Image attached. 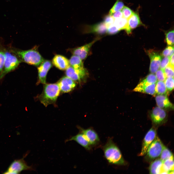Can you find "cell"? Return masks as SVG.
I'll return each instance as SVG.
<instances>
[{
    "label": "cell",
    "instance_id": "6da1fadb",
    "mask_svg": "<svg viewBox=\"0 0 174 174\" xmlns=\"http://www.w3.org/2000/svg\"><path fill=\"white\" fill-rule=\"evenodd\" d=\"M103 150L105 158L109 163L114 165H122L125 162L121 152L118 147L111 138H109Z\"/></svg>",
    "mask_w": 174,
    "mask_h": 174
},
{
    "label": "cell",
    "instance_id": "7a4b0ae2",
    "mask_svg": "<svg viewBox=\"0 0 174 174\" xmlns=\"http://www.w3.org/2000/svg\"><path fill=\"white\" fill-rule=\"evenodd\" d=\"M10 50L19 58L22 62L29 64L38 66L44 61V58L35 48L26 50L12 48Z\"/></svg>",
    "mask_w": 174,
    "mask_h": 174
},
{
    "label": "cell",
    "instance_id": "3957f363",
    "mask_svg": "<svg viewBox=\"0 0 174 174\" xmlns=\"http://www.w3.org/2000/svg\"><path fill=\"white\" fill-rule=\"evenodd\" d=\"M43 92L39 96L41 102L45 107L55 103L60 93L58 83L44 84Z\"/></svg>",
    "mask_w": 174,
    "mask_h": 174
},
{
    "label": "cell",
    "instance_id": "277c9868",
    "mask_svg": "<svg viewBox=\"0 0 174 174\" xmlns=\"http://www.w3.org/2000/svg\"><path fill=\"white\" fill-rule=\"evenodd\" d=\"M5 58L3 68L0 76V81L8 73L15 70L22 62L19 58L10 50L5 49Z\"/></svg>",
    "mask_w": 174,
    "mask_h": 174
},
{
    "label": "cell",
    "instance_id": "5b68a950",
    "mask_svg": "<svg viewBox=\"0 0 174 174\" xmlns=\"http://www.w3.org/2000/svg\"><path fill=\"white\" fill-rule=\"evenodd\" d=\"M164 145L159 138L156 136L147 149L145 154L146 160L151 161L160 156Z\"/></svg>",
    "mask_w": 174,
    "mask_h": 174
},
{
    "label": "cell",
    "instance_id": "8992f818",
    "mask_svg": "<svg viewBox=\"0 0 174 174\" xmlns=\"http://www.w3.org/2000/svg\"><path fill=\"white\" fill-rule=\"evenodd\" d=\"M70 65L74 69L78 74L81 81L87 77L88 73L84 68L82 60L79 57L73 55L69 61Z\"/></svg>",
    "mask_w": 174,
    "mask_h": 174
},
{
    "label": "cell",
    "instance_id": "52a82bcc",
    "mask_svg": "<svg viewBox=\"0 0 174 174\" xmlns=\"http://www.w3.org/2000/svg\"><path fill=\"white\" fill-rule=\"evenodd\" d=\"M33 170V168L31 167L28 166L22 159L13 161L10 165L8 169L4 173L17 174L23 170Z\"/></svg>",
    "mask_w": 174,
    "mask_h": 174
},
{
    "label": "cell",
    "instance_id": "ba28073f",
    "mask_svg": "<svg viewBox=\"0 0 174 174\" xmlns=\"http://www.w3.org/2000/svg\"><path fill=\"white\" fill-rule=\"evenodd\" d=\"M167 114L165 110L158 107L154 108L150 115L151 120L155 125H160L164 123L167 118Z\"/></svg>",
    "mask_w": 174,
    "mask_h": 174
},
{
    "label": "cell",
    "instance_id": "9c48e42d",
    "mask_svg": "<svg viewBox=\"0 0 174 174\" xmlns=\"http://www.w3.org/2000/svg\"><path fill=\"white\" fill-rule=\"evenodd\" d=\"M147 53L150 60L149 71L151 73L154 74L160 68L161 56L158 52L152 50L148 51Z\"/></svg>",
    "mask_w": 174,
    "mask_h": 174
},
{
    "label": "cell",
    "instance_id": "30bf717a",
    "mask_svg": "<svg viewBox=\"0 0 174 174\" xmlns=\"http://www.w3.org/2000/svg\"><path fill=\"white\" fill-rule=\"evenodd\" d=\"M38 68V80L37 84H44L46 83L47 74L52 65L51 62L48 60H44Z\"/></svg>",
    "mask_w": 174,
    "mask_h": 174
},
{
    "label": "cell",
    "instance_id": "8fae6325",
    "mask_svg": "<svg viewBox=\"0 0 174 174\" xmlns=\"http://www.w3.org/2000/svg\"><path fill=\"white\" fill-rule=\"evenodd\" d=\"M156 135V130L153 127L148 131L144 139L141 151L139 154V156L145 154L148 147L155 139Z\"/></svg>",
    "mask_w": 174,
    "mask_h": 174
},
{
    "label": "cell",
    "instance_id": "7c38bea8",
    "mask_svg": "<svg viewBox=\"0 0 174 174\" xmlns=\"http://www.w3.org/2000/svg\"><path fill=\"white\" fill-rule=\"evenodd\" d=\"M79 132L84 136L91 146H94L99 142L100 139L97 134L91 128L84 129L80 127H78Z\"/></svg>",
    "mask_w": 174,
    "mask_h": 174
},
{
    "label": "cell",
    "instance_id": "4fadbf2b",
    "mask_svg": "<svg viewBox=\"0 0 174 174\" xmlns=\"http://www.w3.org/2000/svg\"><path fill=\"white\" fill-rule=\"evenodd\" d=\"M60 91L63 93H68L72 90L76 86L75 81L67 76H64L58 82Z\"/></svg>",
    "mask_w": 174,
    "mask_h": 174
},
{
    "label": "cell",
    "instance_id": "5bb4252c",
    "mask_svg": "<svg viewBox=\"0 0 174 174\" xmlns=\"http://www.w3.org/2000/svg\"><path fill=\"white\" fill-rule=\"evenodd\" d=\"M98 39L97 38L90 43L74 49L72 51V53L74 55L79 57L81 60L85 59L87 56L91 47Z\"/></svg>",
    "mask_w": 174,
    "mask_h": 174
},
{
    "label": "cell",
    "instance_id": "9a60e30c",
    "mask_svg": "<svg viewBox=\"0 0 174 174\" xmlns=\"http://www.w3.org/2000/svg\"><path fill=\"white\" fill-rule=\"evenodd\" d=\"M155 99L158 107L165 109H173L174 105L170 102L167 95L158 94Z\"/></svg>",
    "mask_w": 174,
    "mask_h": 174
},
{
    "label": "cell",
    "instance_id": "2e32d148",
    "mask_svg": "<svg viewBox=\"0 0 174 174\" xmlns=\"http://www.w3.org/2000/svg\"><path fill=\"white\" fill-rule=\"evenodd\" d=\"M156 83L149 84L140 82L133 89V91H134L154 95L156 94L155 90Z\"/></svg>",
    "mask_w": 174,
    "mask_h": 174
},
{
    "label": "cell",
    "instance_id": "e0dca14e",
    "mask_svg": "<svg viewBox=\"0 0 174 174\" xmlns=\"http://www.w3.org/2000/svg\"><path fill=\"white\" fill-rule=\"evenodd\" d=\"M52 62L57 68L62 70H66L70 65L69 61L60 55H56L53 59Z\"/></svg>",
    "mask_w": 174,
    "mask_h": 174
},
{
    "label": "cell",
    "instance_id": "ac0fdd59",
    "mask_svg": "<svg viewBox=\"0 0 174 174\" xmlns=\"http://www.w3.org/2000/svg\"><path fill=\"white\" fill-rule=\"evenodd\" d=\"M73 140L76 142L86 149L90 150L91 149V146L84 135L79 132L77 135L66 139L65 142Z\"/></svg>",
    "mask_w": 174,
    "mask_h": 174
},
{
    "label": "cell",
    "instance_id": "d6986e66",
    "mask_svg": "<svg viewBox=\"0 0 174 174\" xmlns=\"http://www.w3.org/2000/svg\"><path fill=\"white\" fill-rule=\"evenodd\" d=\"M114 24L120 31L124 29L128 34L131 33V31L129 28L128 20L124 17L115 19Z\"/></svg>",
    "mask_w": 174,
    "mask_h": 174
},
{
    "label": "cell",
    "instance_id": "ffe728a7",
    "mask_svg": "<svg viewBox=\"0 0 174 174\" xmlns=\"http://www.w3.org/2000/svg\"><path fill=\"white\" fill-rule=\"evenodd\" d=\"M174 161L173 155L163 162L162 174H174Z\"/></svg>",
    "mask_w": 174,
    "mask_h": 174
},
{
    "label": "cell",
    "instance_id": "44dd1931",
    "mask_svg": "<svg viewBox=\"0 0 174 174\" xmlns=\"http://www.w3.org/2000/svg\"><path fill=\"white\" fill-rule=\"evenodd\" d=\"M163 162L160 159H157L151 164L149 167L151 174H162Z\"/></svg>",
    "mask_w": 174,
    "mask_h": 174
},
{
    "label": "cell",
    "instance_id": "7402d4cb",
    "mask_svg": "<svg viewBox=\"0 0 174 174\" xmlns=\"http://www.w3.org/2000/svg\"><path fill=\"white\" fill-rule=\"evenodd\" d=\"M128 20L129 28L131 31L132 29L143 24L137 12H134Z\"/></svg>",
    "mask_w": 174,
    "mask_h": 174
},
{
    "label": "cell",
    "instance_id": "603a6c76",
    "mask_svg": "<svg viewBox=\"0 0 174 174\" xmlns=\"http://www.w3.org/2000/svg\"><path fill=\"white\" fill-rule=\"evenodd\" d=\"M107 29L105 24L104 22H102L89 27L87 31L88 33L102 34L107 33Z\"/></svg>",
    "mask_w": 174,
    "mask_h": 174
},
{
    "label": "cell",
    "instance_id": "cb8c5ba5",
    "mask_svg": "<svg viewBox=\"0 0 174 174\" xmlns=\"http://www.w3.org/2000/svg\"><path fill=\"white\" fill-rule=\"evenodd\" d=\"M65 74L67 76L74 81L80 83L82 81L79 75L74 69L70 65L66 70Z\"/></svg>",
    "mask_w": 174,
    "mask_h": 174
},
{
    "label": "cell",
    "instance_id": "d4e9b609",
    "mask_svg": "<svg viewBox=\"0 0 174 174\" xmlns=\"http://www.w3.org/2000/svg\"><path fill=\"white\" fill-rule=\"evenodd\" d=\"M156 93L158 94L167 95L168 93L164 81H158L156 83Z\"/></svg>",
    "mask_w": 174,
    "mask_h": 174
},
{
    "label": "cell",
    "instance_id": "484cf974",
    "mask_svg": "<svg viewBox=\"0 0 174 174\" xmlns=\"http://www.w3.org/2000/svg\"><path fill=\"white\" fill-rule=\"evenodd\" d=\"M173 155L171 151L166 147L164 145L160 155V159L163 162Z\"/></svg>",
    "mask_w": 174,
    "mask_h": 174
},
{
    "label": "cell",
    "instance_id": "4316f807",
    "mask_svg": "<svg viewBox=\"0 0 174 174\" xmlns=\"http://www.w3.org/2000/svg\"><path fill=\"white\" fill-rule=\"evenodd\" d=\"M157 80L155 75L154 74L151 73L147 75L141 82L145 84H155L157 81Z\"/></svg>",
    "mask_w": 174,
    "mask_h": 174
},
{
    "label": "cell",
    "instance_id": "83f0119b",
    "mask_svg": "<svg viewBox=\"0 0 174 174\" xmlns=\"http://www.w3.org/2000/svg\"><path fill=\"white\" fill-rule=\"evenodd\" d=\"M124 6V4L123 2L119 0H117L110 10L109 14L111 15L114 12L121 10Z\"/></svg>",
    "mask_w": 174,
    "mask_h": 174
},
{
    "label": "cell",
    "instance_id": "f1b7e54d",
    "mask_svg": "<svg viewBox=\"0 0 174 174\" xmlns=\"http://www.w3.org/2000/svg\"><path fill=\"white\" fill-rule=\"evenodd\" d=\"M166 37V42L168 45L174 46V30H171L167 33Z\"/></svg>",
    "mask_w": 174,
    "mask_h": 174
},
{
    "label": "cell",
    "instance_id": "f546056e",
    "mask_svg": "<svg viewBox=\"0 0 174 174\" xmlns=\"http://www.w3.org/2000/svg\"><path fill=\"white\" fill-rule=\"evenodd\" d=\"M168 92L172 91L174 88V78L167 77L164 81Z\"/></svg>",
    "mask_w": 174,
    "mask_h": 174
},
{
    "label": "cell",
    "instance_id": "4dcf8cb0",
    "mask_svg": "<svg viewBox=\"0 0 174 174\" xmlns=\"http://www.w3.org/2000/svg\"><path fill=\"white\" fill-rule=\"evenodd\" d=\"M164 71L167 77H174V66L169 63Z\"/></svg>",
    "mask_w": 174,
    "mask_h": 174
},
{
    "label": "cell",
    "instance_id": "1f68e13d",
    "mask_svg": "<svg viewBox=\"0 0 174 174\" xmlns=\"http://www.w3.org/2000/svg\"><path fill=\"white\" fill-rule=\"evenodd\" d=\"M174 46H169L167 47L163 51L162 54V56L164 57H170L174 54Z\"/></svg>",
    "mask_w": 174,
    "mask_h": 174
},
{
    "label": "cell",
    "instance_id": "d6a6232c",
    "mask_svg": "<svg viewBox=\"0 0 174 174\" xmlns=\"http://www.w3.org/2000/svg\"><path fill=\"white\" fill-rule=\"evenodd\" d=\"M5 58V49L0 48V76L3 69Z\"/></svg>",
    "mask_w": 174,
    "mask_h": 174
},
{
    "label": "cell",
    "instance_id": "836d02e7",
    "mask_svg": "<svg viewBox=\"0 0 174 174\" xmlns=\"http://www.w3.org/2000/svg\"><path fill=\"white\" fill-rule=\"evenodd\" d=\"M123 17L128 19L134 12L128 7L124 6L121 10Z\"/></svg>",
    "mask_w": 174,
    "mask_h": 174
},
{
    "label": "cell",
    "instance_id": "e575fe53",
    "mask_svg": "<svg viewBox=\"0 0 174 174\" xmlns=\"http://www.w3.org/2000/svg\"><path fill=\"white\" fill-rule=\"evenodd\" d=\"M156 76L159 81H164L167 77L164 70L160 68L155 72Z\"/></svg>",
    "mask_w": 174,
    "mask_h": 174
},
{
    "label": "cell",
    "instance_id": "d590c367",
    "mask_svg": "<svg viewBox=\"0 0 174 174\" xmlns=\"http://www.w3.org/2000/svg\"><path fill=\"white\" fill-rule=\"evenodd\" d=\"M120 30L113 23L108 27L107 33L109 34L113 35L117 33Z\"/></svg>",
    "mask_w": 174,
    "mask_h": 174
},
{
    "label": "cell",
    "instance_id": "8d00e7d4",
    "mask_svg": "<svg viewBox=\"0 0 174 174\" xmlns=\"http://www.w3.org/2000/svg\"><path fill=\"white\" fill-rule=\"evenodd\" d=\"M169 57H165L161 60L160 65V68L164 70L169 63Z\"/></svg>",
    "mask_w": 174,
    "mask_h": 174
},
{
    "label": "cell",
    "instance_id": "74e56055",
    "mask_svg": "<svg viewBox=\"0 0 174 174\" xmlns=\"http://www.w3.org/2000/svg\"><path fill=\"white\" fill-rule=\"evenodd\" d=\"M114 20L113 16L109 14L105 17L104 22L108 28L109 25L114 23Z\"/></svg>",
    "mask_w": 174,
    "mask_h": 174
},
{
    "label": "cell",
    "instance_id": "f35d334b",
    "mask_svg": "<svg viewBox=\"0 0 174 174\" xmlns=\"http://www.w3.org/2000/svg\"><path fill=\"white\" fill-rule=\"evenodd\" d=\"M111 15L113 16L114 19L123 17V13L121 10L114 12Z\"/></svg>",
    "mask_w": 174,
    "mask_h": 174
},
{
    "label": "cell",
    "instance_id": "ab89813d",
    "mask_svg": "<svg viewBox=\"0 0 174 174\" xmlns=\"http://www.w3.org/2000/svg\"><path fill=\"white\" fill-rule=\"evenodd\" d=\"M169 64L172 65L174 66V54L170 57Z\"/></svg>",
    "mask_w": 174,
    "mask_h": 174
}]
</instances>
